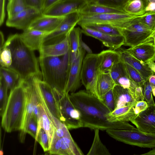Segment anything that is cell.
<instances>
[{"instance_id": "cell-52", "label": "cell", "mask_w": 155, "mask_h": 155, "mask_svg": "<svg viewBox=\"0 0 155 155\" xmlns=\"http://www.w3.org/2000/svg\"><path fill=\"white\" fill-rule=\"evenodd\" d=\"M81 48L88 54L93 53L91 49L85 42L81 40Z\"/></svg>"}, {"instance_id": "cell-33", "label": "cell", "mask_w": 155, "mask_h": 155, "mask_svg": "<svg viewBox=\"0 0 155 155\" xmlns=\"http://www.w3.org/2000/svg\"><path fill=\"white\" fill-rule=\"evenodd\" d=\"M0 75L5 82L8 90L13 89L18 84L20 79L19 74L16 72L9 68L0 67Z\"/></svg>"}, {"instance_id": "cell-35", "label": "cell", "mask_w": 155, "mask_h": 155, "mask_svg": "<svg viewBox=\"0 0 155 155\" xmlns=\"http://www.w3.org/2000/svg\"><path fill=\"white\" fill-rule=\"evenodd\" d=\"M83 26L110 35H121L118 28L111 25L104 24H92Z\"/></svg>"}, {"instance_id": "cell-11", "label": "cell", "mask_w": 155, "mask_h": 155, "mask_svg": "<svg viewBox=\"0 0 155 155\" xmlns=\"http://www.w3.org/2000/svg\"><path fill=\"white\" fill-rule=\"evenodd\" d=\"M37 77L32 76L24 81L26 91L27 101L19 135L20 140L22 143L25 141L28 125L33 114L35 107L38 103L35 89Z\"/></svg>"}, {"instance_id": "cell-8", "label": "cell", "mask_w": 155, "mask_h": 155, "mask_svg": "<svg viewBox=\"0 0 155 155\" xmlns=\"http://www.w3.org/2000/svg\"><path fill=\"white\" fill-rule=\"evenodd\" d=\"M100 60L98 54H87L83 60L81 81L86 90L97 97L96 84L100 73Z\"/></svg>"}, {"instance_id": "cell-26", "label": "cell", "mask_w": 155, "mask_h": 155, "mask_svg": "<svg viewBox=\"0 0 155 155\" xmlns=\"http://www.w3.org/2000/svg\"><path fill=\"white\" fill-rule=\"evenodd\" d=\"M115 85L109 72H100L96 84L97 97L102 100L104 95L113 89Z\"/></svg>"}, {"instance_id": "cell-49", "label": "cell", "mask_w": 155, "mask_h": 155, "mask_svg": "<svg viewBox=\"0 0 155 155\" xmlns=\"http://www.w3.org/2000/svg\"><path fill=\"white\" fill-rule=\"evenodd\" d=\"M6 0H0V26L3 23L5 15V5Z\"/></svg>"}, {"instance_id": "cell-34", "label": "cell", "mask_w": 155, "mask_h": 155, "mask_svg": "<svg viewBox=\"0 0 155 155\" xmlns=\"http://www.w3.org/2000/svg\"><path fill=\"white\" fill-rule=\"evenodd\" d=\"M28 7L25 0H8L6 7L8 18L13 16Z\"/></svg>"}, {"instance_id": "cell-42", "label": "cell", "mask_w": 155, "mask_h": 155, "mask_svg": "<svg viewBox=\"0 0 155 155\" xmlns=\"http://www.w3.org/2000/svg\"><path fill=\"white\" fill-rule=\"evenodd\" d=\"M139 20L153 31L155 27V12H147L138 18Z\"/></svg>"}, {"instance_id": "cell-31", "label": "cell", "mask_w": 155, "mask_h": 155, "mask_svg": "<svg viewBox=\"0 0 155 155\" xmlns=\"http://www.w3.org/2000/svg\"><path fill=\"white\" fill-rule=\"evenodd\" d=\"M83 33L82 29L79 27H74L69 33L70 49L71 52L78 57L80 52L81 41Z\"/></svg>"}, {"instance_id": "cell-19", "label": "cell", "mask_w": 155, "mask_h": 155, "mask_svg": "<svg viewBox=\"0 0 155 155\" xmlns=\"http://www.w3.org/2000/svg\"><path fill=\"white\" fill-rule=\"evenodd\" d=\"M50 32L28 28L20 34L24 43L31 50H39L44 38Z\"/></svg>"}, {"instance_id": "cell-56", "label": "cell", "mask_w": 155, "mask_h": 155, "mask_svg": "<svg viewBox=\"0 0 155 155\" xmlns=\"http://www.w3.org/2000/svg\"><path fill=\"white\" fill-rule=\"evenodd\" d=\"M141 155H155V147L149 151Z\"/></svg>"}, {"instance_id": "cell-58", "label": "cell", "mask_w": 155, "mask_h": 155, "mask_svg": "<svg viewBox=\"0 0 155 155\" xmlns=\"http://www.w3.org/2000/svg\"><path fill=\"white\" fill-rule=\"evenodd\" d=\"M152 93L153 95L155 97V86L152 87Z\"/></svg>"}, {"instance_id": "cell-54", "label": "cell", "mask_w": 155, "mask_h": 155, "mask_svg": "<svg viewBox=\"0 0 155 155\" xmlns=\"http://www.w3.org/2000/svg\"><path fill=\"white\" fill-rule=\"evenodd\" d=\"M151 71L155 74V63L154 61H151L146 64Z\"/></svg>"}, {"instance_id": "cell-50", "label": "cell", "mask_w": 155, "mask_h": 155, "mask_svg": "<svg viewBox=\"0 0 155 155\" xmlns=\"http://www.w3.org/2000/svg\"><path fill=\"white\" fill-rule=\"evenodd\" d=\"M62 0H43L42 12L43 13L50 8Z\"/></svg>"}, {"instance_id": "cell-51", "label": "cell", "mask_w": 155, "mask_h": 155, "mask_svg": "<svg viewBox=\"0 0 155 155\" xmlns=\"http://www.w3.org/2000/svg\"><path fill=\"white\" fill-rule=\"evenodd\" d=\"M147 4L146 12H155V0H145Z\"/></svg>"}, {"instance_id": "cell-18", "label": "cell", "mask_w": 155, "mask_h": 155, "mask_svg": "<svg viewBox=\"0 0 155 155\" xmlns=\"http://www.w3.org/2000/svg\"><path fill=\"white\" fill-rule=\"evenodd\" d=\"M125 50L143 64L155 61V47L153 42L142 43Z\"/></svg>"}, {"instance_id": "cell-22", "label": "cell", "mask_w": 155, "mask_h": 155, "mask_svg": "<svg viewBox=\"0 0 155 155\" xmlns=\"http://www.w3.org/2000/svg\"><path fill=\"white\" fill-rule=\"evenodd\" d=\"M117 50L120 54L121 60L133 67L140 73L146 81L148 80L151 75L154 74L146 64H142L139 61L126 51L125 49L120 48Z\"/></svg>"}, {"instance_id": "cell-20", "label": "cell", "mask_w": 155, "mask_h": 155, "mask_svg": "<svg viewBox=\"0 0 155 155\" xmlns=\"http://www.w3.org/2000/svg\"><path fill=\"white\" fill-rule=\"evenodd\" d=\"M64 17L47 15L42 14L33 21L28 28L51 32L57 28Z\"/></svg>"}, {"instance_id": "cell-1", "label": "cell", "mask_w": 155, "mask_h": 155, "mask_svg": "<svg viewBox=\"0 0 155 155\" xmlns=\"http://www.w3.org/2000/svg\"><path fill=\"white\" fill-rule=\"evenodd\" d=\"M69 97L80 113L83 127L102 130L129 129L134 127L128 122L108 121L107 115L110 111L101 100L86 90L71 93Z\"/></svg>"}, {"instance_id": "cell-55", "label": "cell", "mask_w": 155, "mask_h": 155, "mask_svg": "<svg viewBox=\"0 0 155 155\" xmlns=\"http://www.w3.org/2000/svg\"><path fill=\"white\" fill-rule=\"evenodd\" d=\"M0 49H1L3 47L5 42L4 34L1 31L0 32Z\"/></svg>"}, {"instance_id": "cell-30", "label": "cell", "mask_w": 155, "mask_h": 155, "mask_svg": "<svg viewBox=\"0 0 155 155\" xmlns=\"http://www.w3.org/2000/svg\"><path fill=\"white\" fill-rule=\"evenodd\" d=\"M61 141L60 155H83L70 132L60 138Z\"/></svg>"}, {"instance_id": "cell-24", "label": "cell", "mask_w": 155, "mask_h": 155, "mask_svg": "<svg viewBox=\"0 0 155 155\" xmlns=\"http://www.w3.org/2000/svg\"><path fill=\"white\" fill-rule=\"evenodd\" d=\"M98 54L100 60V72H109L114 65L121 61L120 54L117 50L112 49L104 50Z\"/></svg>"}, {"instance_id": "cell-45", "label": "cell", "mask_w": 155, "mask_h": 155, "mask_svg": "<svg viewBox=\"0 0 155 155\" xmlns=\"http://www.w3.org/2000/svg\"><path fill=\"white\" fill-rule=\"evenodd\" d=\"M110 112L115 109V104L113 89L105 94L101 100Z\"/></svg>"}, {"instance_id": "cell-9", "label": "cell", "mask_w": 155, "mask_h": 155, "mask_svg": "<svg viewBox=\"0 0 155 155\" xmlns=\"http://www.w3.org/2000/svg\"><path fill=\"white\" fill-rule=\"evenodd\" d=\"M140 16H133L126 12L93 15L81 14L78 24L81 26L92 24H104L120 28L126 23Z\"/></svg>"}, {"instance_id": "cell-17", "label": "cell", "mask_w": 155, "mask_h": 155, "mask_svg": "<svg viewBox=\"0 0 155 155\" xmlns=\"http://www.w3.org/2000/svg\"><path fill=\"white\" fill-rule=\"evenodd\" d=\"M85 52V51L81 47L78 57L72 63L65 93L75 92L80 87L82 65Z\"/></svg>"}, {"instance_id": "cell-57", "label": "cell", "mask_w": 155, "mask_h": 155, "mask_svg": "<svg viewBox=\"0 0 155 155\" xmlns=\"http://www.w3.org/2000/svg\"><path fill=\"white\" fill-rule=\"evenodd\" d=\"M150 37L153 38V44L155 47V29L153 31Z\"/></svg>"}, {"instance_id": "cell-41", "label": "cell", "mask_w": 155, "mask_h": 155, "mask_svg": "<svg viewBox=\"0 0 155 155\" xmlns=\"http://www.w3.org/2000/svg\"><path fill=\"white\" fill-rule=\"evenodd\" d=\"M87 3L95 4L104 5L108 6L123 9L126 2L124 0H84Z\"/></svg>"}, {"instance_id": "cell-4", "label": "cell", "mask_w": 155, "mask_h": 155, "mask_svg": "<svg viewBox=\"0 0 155 155\" xmlns=\"http://www.w3.org/2000/svg\"><path fill=\"white\" fill-rule=\"evenodd\" d=\"M27 101L26 91L23 80L10 91L8 103L2 116L1 125L7 132L20 131Z\"/></svg>"}, {"instance_id": "cell-6", "label": "cell", "mask_w": 155, "mask_h": 155, "mask_svg": "<svg viewBox=\"0 0 155 155\" xmlns=\"http://www.w3.org/2000/svg\"><path fill=\"white\" fill-rule=\"evenodd\" d=\"M107 134L114 139L126 144L142 148L155 147V134L143 132L137 128L109 129Z\"/></svg>"}, {"instance_id": "cell-36", "label": "cell", "mask_w": 155, "mask_h": 155, "mask_svg": "<svg viewBox=\"0 0 155 155\" xmlns=\"http://www.w3.org/2000/svg\"><path fill=\"white\" fill-rule=\"evenodd\" d=\"M8 90L7 85L2 76L0 75V114L2 117L6 107L8 98Z\"/></svg>"}, {"instance_id": "cell-43", "label": "cell", "mask_w": 155, "mask_h": 155, "mask_svg": "<svg viewBox=\"0 0 155 155\" xmlns=\"http://www.w3.org/2000/svg\"><path fill=\"white\" fill-rule=\"evenodd\" d=\"M142 87L144 99L147 103L148 107L155 105L153 97L152 87L148 80L146 81Z\"/></svg>"}, {"instance_id": "cell-47", "label": "cell", "mask_w": 155, "mask_h": 155, "mask_svg": "<svg viewBox=\"0 0 155 155\" xmlns=\"http://www.w3.org/2000/svg\"><path fill=\"white\" fill-rule=\"evenodd\" d=\"M148 107V105L146 101L144 100L137 101L134 108L135 114L137 115L140 113L145 110Z\"/></svg>"}, {"instance_id": "cell-3", "label": "cell", "mask_w": 155, "mask_h": 155, "mask_svg": "<svg viewBox=\"0 0 155 155\" xmlns=\"http://www.w3.org/2000/svg\"><path fill=\"white\" fill-rule=\"evenodd\" d=\"M43 81L60 96L65 90L72 63L70 49L64 55L39 57Z\"/></svg>"}, {"instance_id": "cell-46", "label": "cell", "mask_w": 155, "mask_h": 155, "mask_svg": "<svg viewBox=\"0 0 155 155\" xmlns=\"http://www.w3.org/2000/svg\"><path fill=\"white\" fill-rule=\"evenodd\" d=\"M38 129L37 120L32 115L28 123L27 133L35 139Z\"/></svg>"}, {"instance_id": "cell-53", "label": "cell", "mask_w": 155, "mask_h": 155, "mask_svg": "<svg viewBox=\"0 0 155 155\" xmlns=\"http://www.w3.org/2000/svg\"><path fill=\"white\" fill-rule=\"evenodd\" d=\"M154 74L151 75L148 80L149 83L152 87L155 86V75Z\"/></svg>"}, {"instance_id": "cell-2", "label": "cell", "mask_w": 155, "mask_h": 155, "mask_svg": "<svg viewBox=\"0 0 155 155\" xmlns=\"http://www.w3.org/2000/svg\"><path fill=\"white\" fill-rule=\"evenodd\" d=\"M4 44L10 49L11 53L12 63L9 68L18 74L19 79L25 80L34 76L42 78L34 51L24 43L20 34L10 35Z\"/></svg>"}, {"instance_id": "cell-23", "label": "cell", "mask_w": 155, "mask_h": 155, "mask_svg": "<svg viewBox=\"0 0 155 155\" xmlns=\"http://www.w3.org/2000/svg\"><path fill=\"white\" fill-rule=\"evenodd\" d=\"M113 91L115 109L125 106H135L137 101L132 97L127 89L119 85H115Z\"/></svg>"}, {"instance_id": "cell-28", "label": "cell", "mask_w": 155, "mask_h": 155, "mask_svg": "<svg viewBox=\"0 0 155 155\" xmlns=\"http://www.w3.org/2000/svg\"><path fill=\"white\" fill-rule=\"evenodd\" d=\"M80 12L82 15H93L126 12L122 8L112 7L101 4L87 3Z\"/></svg>"}, {"instance_id": "cell-15", "label": "cell", "mask_w": 155, "mask_h": 155, "mask_svg": "<svg viewBox=\"0 0 155 155\" xmlns=\"http://www.w3.org/2000/svg\"><path fill=\"white\" fill-rule=\"evenodd\" d=\"M130 122L143 132L155 134V105L148 107Z\"/></svg>"}, {"instance_id": "cell-16", "label": "cell", "mask_w": 155, "mask_h": 155, "mask_svg": "<svg viewBox=\"0 0 155 155\" xmlns=\"http://www.w3.org/2000/svg\"><path fill=\"white\" fill-rule=\"evenodd\" d=\"M81 27L83 33L87 35L98 39L104 45L110 49L117 50L124 44V39L122 35H111L100 32L85 26Z\"/></svg>"}, {"instance_id": "cell-48", "label": "cell", "mask_w": 155, "mask_h": 155, "mask_svg": "<svg viewBox=\"0 0 155 155\" xmlns=\"http://www.w3.org/2000/svg\"><path fill=\"white\" fill-rule=\"evenodd\" d=\"M25 1L28 7L35 8L42 12L43 0H25Z\"/></svg>"}, {"instance_id": "cell-13", "label": "cell", "mask_w": 155, "mask_h": 155, "mask_svg": "<svg viewBox=\"0 0 155 155\" xmlns=\"http://www.w3.org/2000/svg\"><path fill=\"white\" fill-rule=\"evenodd\" d=\"M42 14L37 9L28 7L13 16L7 18L6 25L8 27L24 30L28 28L33 21Z\"/></svg>"}, {"instance_id": "cell-38", "label": "cell", "mask_w": 155, "mask_h": 155, "mask_svg": "<svg viewBox=\"0 0 155 155\" xmlns=\"http://www.w3.org/2000/svg\"><path fill=\"white\" fill-rule=\"evenodd\" d=\"M109 73L114 82L120 77L128 74L124 63L121 60L114 65Z\"/></svg>"}, {"instance_id": "cell-5", "label": "cell", "mask_w": 155, "mask_h": 155, "mask_svg": "<svg viewBox=\"0 0 155 155\" xmlns=\"http://www.w3.org/2000/svg\"><path fill=\"white\" fill-rule=\"evenodd\" d=\"M35 89L38 102L56 128L62 120L57 97L50 86L38 77Z\"/></svg>"}, {"instance_id": "cell-27", "label": "cell", "mask_w": 155, "mask_h": 155, "mask_svg": "<svg viewBox=\"0 0 155 155\" xmlns=\"http://www.w3.org/2000/svg\"><path fill=\"white\" fill-rule=\"evenodd\" d=\"M38 106L39 110L37 120V132L41 128H42L48 135L51 146L56 128L42 105L39 102Z\"/></svg>"}, {"instance_id": "cell-59", "label": "cell", "mask_w": 155, "mask_h": 155, "mask_svg": "<svg viewBox=\"0 0 155 155\" xmlns=\"http://www.w3.org/2000/svg\"><path fill=\"white\" fill-rule=\"evenodd\" d=\"M124 0V1H126L127 0Z\"/></svg>"}, {"instance_id": "cell-21", "label": "cell", "mask_w": 155, "mask_h": 155, "mask_svg": "<svg viewBox=\"0 0 155 155\" xmlns=\"http://www.w3.org/2000/svg\"><path fill=\"white\" fill-rule=\"evenodd\" d=\"M69 33L61 41L49 45H43L39 50L40 57L58 56L64 55L69 51Z\"/></svg>"}, {"instance_id": "cell-29", "label": "cell", "mask_w": 155, "mask_h": 155, "mask_svg": "<svg viewBox=\"0 0 155 155\" xmlns=\"http://www.w3.org/2000/svg\"><path fill=\"white\" fill-rule=\"evenodd\" d=\"M147 4L145 0H127L123 9L127 13L134 16H140L146 12Z\"/></svg>"}, {"instance_id": "cell-7", "label": "cell", "mask_w": 155, "mask_h": 155, "mask_svg": "<svg viewBox=\"0 0 155 155\" xmlns=\"http://www.w3.org/2000/svg\"><path fill=\"white\" fill-rule=\"evenodd\" d=\"M139 17L118 28L124 39V45L131 47L142 43L153 41V38L150 37L153 31L141 22L138 19Z\"/></svg>"}, {"instance_id": "cell-39", "label": "cell", "mask_w": 155, "mask_h": 155, "mask_svg": "<svg viewBox=\"0 0 155 155\" xmlns=\"http://www.w3.org/2000/svg\"><path fill=\"white\" fill-rule=\"evenodd\" d=\"M0 51V67L9 68L12 63L11 53L10 49L4 44Z\"/></svg>"}, {"instance_id": "cell-14", "label": "cell", "mask_w": 155, "mask_h": 155, "mask_svg": "<svg viewBox=\"0 0 155 155\" xmlns=\"http://www.w3.org/2000/svg\"><path fill=\"white\" fill-rule=\"evenodd\" d=\"M87 3L84 0H62L43 14L47 15L64 17L74 12H80Z\"/></svg>"}, {"instance_id": "cell-12", "label": "cell", "mask_w": 155, "mask_h": 155, "mask_svg": "<svg viewBox=\"0 0 155 155\" xmlns=\"http://www.w3.org/2000/svg\"><path fill=\"white\" fill-rule=\"evenodd\" d=\"M80 15V12H76L65 16L57 28L44 38L43 45H51L62 40L78 24Z\"/></svg>"}, {"instance_id": "cell-40", "label": "cell", "mask_w": 155, "mask_h": 155, "mask_svg": "<svg viewBox=\"0 0 155 155\" xmlns=\"http://www.w3.org/2000/svg\"><path fill=\"white\" fill-rule=\"evenodd\" d=\"M35 140L40 144L44 152L49 150L50 144L49 139L46 132L42 128H41L37 132Z\"/></svg>"}, {"instance_id": "cell-25", "label": "cell", "mask_w": 155, "mask_h": 155, "mask_svg": "<svg viewBox=\"0 0 155 155\" xmlns=\"http://www.w3.org/2000/svg\"><path fill=\"white\" fill-rule=\"evenodd\" d=\"M134 107L125 106L116 109L107 115V120L111 123L130 122L137 115L134 113Z\"/></svg>"}, {"instance_id": "cell-37", "label": "cell", "mask_w": 155, "mask_h": 155, "mask_svg": "<svg viewBox=\"0 0 155 155\" xmlns=\"http://www.w3.org/2000/svg\"><path fill=\"white\" fill-rule=\"evenodd\" d=\"M124 63L131 80L138 86L142 87L147 81L137 70L133 67L127 63Z\"/></svg>"}, {"instance_id": "cell-44", "label": "cell", "mask_w": 155, "mask_h": 155, "mask_svg": "<svg viewBox=\"0 0 155 155\" xmlns=\"http://www.w3.org/2000/svg\"><path fill=\"white\" fill-rule=\"evenodd\" d=\"M61 145V138L57 136L54 132L50 150L48 151L49 154L60 155Z\"/></svg>"}, {"instance_id": "cell-32", "label": "cell", "mask_w": 155, "mask_h": 155, "mask_svg": "<svg viewBox=\"0 0 155 155\" xmlns=\"http://www.w3.org/2000/svg\"><path fill=\"white\" fill-rule=\"evenodd\" d=\"M94 136L91 146L87 155H110L109 150L101 141L99 135V130L95 129Z\"/></svg>"}, {"instance_id": "cell-10", "label": "cell", "mask_w": 155, "mask_h": 155, "mask_svg": "<svg viewBox=\"0 0 155 155\" xmlns=\"http://www.w3.org/2000/svg\"><path fill=\"white\" fill-rule=\"evenodd\" d=\"M57 98L62 117V123L68 129L83 127L80 113L70 100L69 94L66 93L62 96L58 95Z\"/></svg>"}]
</instances>
